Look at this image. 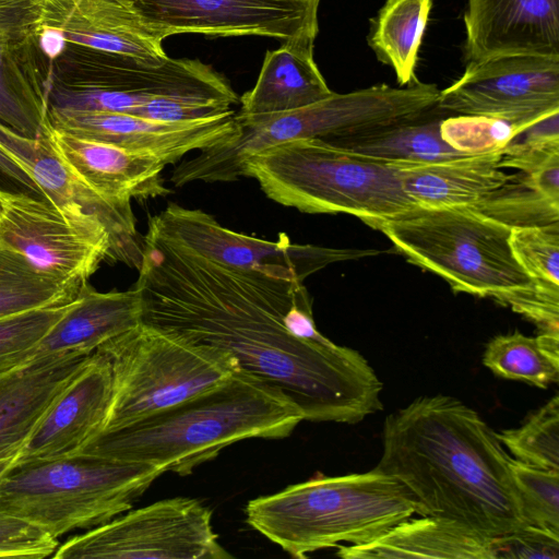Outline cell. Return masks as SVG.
Wrapping results in <instances>:
<instances>
[{"label": "cell", "instance_id": "cell-1", "mask_svg": "<svg viewBox=\"0 0 559 559\" xmlns=\"http://www.w3.org/2000/svg\"><path fill=\"white\" fill-rule=\"evenodd\" d=\"M138 270L142 323L229 354L305 420L356 424L382 409L374 370L319 332L298 278L218 262L151 228Z\"/></svg>", "mask_w": 559, "mask_h": 559}, {"label": "cell", "instance_id": "cell-2", "mask_svg": "<svg viewBox=\"0 0 559 559\" xmlns=\"http://www.w3.org/2000/svg\"><path fill=\"white\" fill-rule=\"evenodd\" d=\"M512 460L474 409L437 394L385 418L374 469L405 487L419 515L445 518L499 538L525 525Z\"/></svg>", "mask_w": 559, "mask_h": 559}, {"label": "cell", "instance_id": "cell-3", "mask_svg": "<svg viewBox=\"0 0 559 559\" xmlns=\"http://www.w3.org/2000/svg\"><path fill=\"white\" fill-rule=\"evenodd\" d=\"M302 420L301 409L280 389L238 370L179 404L99 432L79 453L188 475L237 441L285 438Z\"/></svg>", "mask_w": 559, "mask_h": 559}, {"label": "cell", "instance_id": "cell-4", "mask_svg": "<svg viewBox=\"0 0 559 559\" xmlns=\"http://www.w3.org/2000/svg\"><path fill=\"white\" fill-rule=\"evenodd\" d=\"M247 523L294 558L368 543L419 514L396 479L376 471L320 477L250 500Z\"/></svg>", "mask_w": 559, "mask_h": 559}, {"label": "cell", "instance_id": "cell-5", "mask_svg": "<svg viewBox=\"0 0 559 559\" xmlns=\"http://www.w3.org/2000/svg\"><path fill=\"white\" fill-rule=\"evenodd\" d=\"M240 176L264 194L309 214L345 213L369 225L417 205L405 193L399 164L384 163L319 139H298L247 157Z\"/></svg>", "mask_w": 559, "mask_h": 559}, {"label": "cell", "instance_id": "cell-6", "mask_svg": "<svg viewBox=\"0 0 559 559\" xmlns=\"http://www.w3.org/2000/svg\"><path fill=\"white\" fill-rule=\"evenodd\" d=\"M164 473L157 465L82 453L13 461L0 476V511L58 539L129 511Z\"/></svg>", "mask_w": 559, "mask_h": 559}, {"label": "cell", "instance_id": "cell-7", "mask_svg": "<svg viewBox=\"0 0 559 559\" xmlns=\"http://www.w3.org/2000/svg\"><path fill=\"white\" fill-rule=\"evenodd\" d=\"M408 262L445 280L456 293L499 300L533 285L514 258L511 228L469 207H420L369 224Z\"/></svg>", "mask_w": 559, "mask_h": 559}, {"label": "cell", "instance_id": "cell-8", "mask_svg": "<svg viewBox=\"0 0 559 559\" xmlns=\"http://www.w3.org/2000/svg\"><path fill=\"white\" fill-rule=\"evenodd\" d=\"M47 110L134 115L160 98L201 99L228 107L239 97L228 81L193 59L169 58L160 66L66 43L50 62Z\"/></svg>", "mask_w": 559, "mask_h": 559}, {"label": "cell", "instance_id": "cell-9", "mask_svg": "<svg viewBox=\"0 0 559 559\" xmlns=\"http://www.w3.org/2000/svg\"><path fill=\"white\" fill-rule=\"evenodd\" d=\"M112 395L103 431L128 426L230 379L234 358L145 323L102 344Z\"/></svg>", "mask_w": 559, "mask_h": 559}, {"label": "cell", "instance_id": "cell-10", "mask_svg": "<svg viewBox=\"0 0 559 559\" xmlns=\"http://www.w3.org/2000/svg\"><path fill=\"white\" fill-rule=\"evenodd\" d=\"M53 559H230L197 499L168 498L129 510L59 545Z\"/></svg>", "mask_w": 559, "mask_h": 559}, {"label": "cell", "instance_id": "cell-11", "mask_svg": "<svg viewBox=\"0 0 559 559\" xmlns=\"http://www.w3.org/2000/svg\"><path fill=\"white\" fill-rule=\"evenodd\" d=\"M0 145L23 166L70 225L109 247L110 261L140 267L143 237L136 230L133 212L114 205L78 177L57 153L49 134L28 139L0 124Z\"/></svg>", "mask_w": 559, "mask_h": 559}, {"label": "cell", "instance_id": "cell-12", "mask_svg": "<svg viewBox=\"0 0 559 559\" xmlns=\"http://www.w3.org/2000/svg\"><path fill=\"white\" fill-rule=\"evenodd\" d=\"M163 40L176 34L316 39L320 0H122Z\"/></svg>", "mask_w": 559, "mask_h": 559}, {"label": "cell", "instance_id": "cell-13", "mask_svg": "<svg viewBox=\"0 0 559 559\" xmlns=\"http://www.w3.org/2000/svg\"><path fill=\"white\" fill-rule=\"evenodd\" d=\"M147 228L210 259L242 269L265 270L304 282L329 264L381 253L372 249H334L290 242L285 234L269 241L223 227L213 216L169 203L150 216Z\"/></svg>", "mask_w": 559, "mask_h": 559}, {"label": "cell", "instance_id": "cell-14", "mask_svg": "<svg viewBox=\"0 0 559 559\" xmlns=\"http://www.w3.org/2000/svg\"><path fill=\"white\" fill-rule=\"evenodd\" d=\"M437 107L531 126L559 112V59L499 56L472 61L440 91Z\"/></svg>", "mask_w": 559, "mask_h": 559}, {"label": "cell", "instance_id": "cell-15", "mask_svg": "<svg viewBox=\"0 0 559 559\" xmlns=\"http://www.w3.org/2000/svg\"><path fill=\"white\" fill-rule=\"evenodd\" d=\"M49 128L148 155L165 165L192 151L224 143L239 131L234 109L218 116L182 122H164L108 111L47 110Z\"/></svg>", "mask_w": 559, "mask_h": 559}, {"label": "cell", "instance_id": "cell-16", "mask_svg": "<svg viewBox=\"0 0 559 559\" xmlns=\"http://www.w3.org/2000/svg\"><path fill=\"white\" fill-rule=\"evenodd\" d=\"M0 243L21 253L36 270L61 281L85 283L110 249L70 225L56 207L3 200Z\"/></svg>", "mask_w": 559, "mask_h": 559}, {"label": "cell", "instance_id": "cell-17", "mask_svg": "<svg viewBox=\"0 0 559 559\" xmlns=\"http://www.w3.org/2000/svg\"><path fill=\"white\" fill-rule=\"evenodd\" d=\"M469 62L499 56L559 59V0H468Z\"/></svg>", "mask_w": 559, "mask_h": 559}, {"label": "cell", "instance_id": "cell-18", "mask_svg": "<svg viewBox=\"0 0 559 559\" xmlns=\"http://www.w3.org/2000/svg\"><path fill=\"white\" fill-rule=\"evenodd\" d=\"M112 395L107 358L95 350L50 406L14 461L74 455L105 425Z\"/></svg>", "mask_w": 559, "mask_h": 559}, {"label": "cell", "instance_id": "cell-19", "mask_svg": "<svg viewBox=\"0 0 559 559\" xmlns=\"http://www.w3.org/2000/svg\"><path fill=\"white\" fill-rule=\"evenodd\" d=\"M44 24L64 43L128 56L152 66L167 59L163 39L122 0H45Z\"/></svg>", "mask_w": 559, "mask_h": 559}, {"label": "cell", "instance_id": "cell-20", "mask_svg": "<svg viewBox=\"0 0 559 559\" xmlns=\"http://www.w3.org/2000/svg\"><path fill=\"white\" fill-rule=\"evenodd\" d=\"M92 354H51L0 373V459L16 457Z\"/></svg>", "mask_w": 559, "mask_h": 559}, {"label": "cell", "instance_id": "cell-21", "mask_svg": "<svg viewBox=\"0 0 559 559\" xmlns=\"http://www.w3.org/2000/svg\"><path fill=\"white\" fill-rule=\"evenodd\" d=\"M49 139L78 177L122 210L132 211L131 199L144 200L171 192L162 176L166 165L155 157L52 129Z\"/></svg>", "mask_w": 559, "mask_h": 559}, {"label": "cell", "instance_id": "cell-22", "mask_svg": "<svg viewBox=\"0 0 559 559\" xmlns=\"http://www.w3.org/2000/svg\"><path fill=\"white\" fill-rule=\"evenodd\" d=\"M344 559L443 558L496 559L497 538L440 516L407 519L360 545L336 546Z\"/></svg>", "mask_w": 559, "mask_h": 559}, {"label": "cell", "instance_id": "cell-23", "mask_svg": "<svg viewBox=\"0 0 559 559\" xmlns=\"http://www.w3.org/2000/svg\"><path fill=\"white\" fill-rule=\"evenodd\" d=\"M142 322V300L133 286L100 293L84 283L64 316L50 329L29 358L63 352L92 354L102 344Z\"/></svg>", "mask_w": 559, "mask_h": 559}, {"label": "cell", "instance_id": "cell-24", "mask_svg": "<svg viewBox=\"0 0 559 559\" xmlns=\"http://www.w3.org/2000/svg\"><path fill=\"white\" fill-rule=\"evenodd\" d=\"M313 39L286 40L263 59L252 90L239 97L242 116L287 112L330 96L313 58Z\"/></svg>", "mask_w": 559, "mask_h": 559}, {"label": "cell", "instance_id": "cell-25", "mask_svg": "<svg viewBox=\"0 0 559 559\" xmlns=\"http://www.w3.org/2000/svg\"><path fill=\"white\" fill-rule=\"evenodd\" d=\"M502 150L425 164H399L405 193L420 207H472L502 186Z\"/></svg>", "mask_w": 559, "mask_h": 559}, {"label": "cell", "instance_id": "cell-26", "mask_svg": "<svg viewBox=\"0 0 559 559\" xmlns=\"http://www.w3.org/2000/svg\"><path fill=\"white\" fill-rule=\"evenodd\" d=\"M50 64L36 38L0 52V124L28 139L48 135Z\"/></svg>", "mask_w": 559, "mask_h": 559}, {"label": "cell", "instance_id": "cell-27", "mask_svg": "<svg viewBox=\"0 0 559 559\" xmlns=\"http://www.w3.org/2000/svg\"><path fill=\"white\" fill-rule=\"evenodd\" d=\"M447 116L436 105L414 118L370 133L325 142L391 164H425L466 156L441 136L440 124Z\"/></svg>", "mask_w": 559, "mask_h": 559}, {"label": "cell", "instance_id": "cell-28", "mask_svg": "<svg viewBox=\"0 0 559 559\" xmlns=\"http://www.w3.org/2000/svg\"><path fill=\"white\" fill-rule=\"evenodd\" d=\"M431 0H386L371 22L368 45L391 67L400 86L416 80L415 68Z\"/></svg>", "mask_w": 559, "mask_h": 559}, {"label": "cell", "instance_id": "cell-29", "mask_svg": "<svg viewBox=\"0 0 559 559\" xmlns=\"http://www.w3.org/2000/svg\"><path fill=\"white\" fill-rule=\"evenodd\" d=\"M83 284L41 273L21 253L0 243V318L69 304L76 298Z\"/></svg>", "mask_w": 559, "mask_h": 559}, {"label": "cell", "instance_id": "cell-30", "mask_svg": "<svg viewBox=\"0 0 559 559\" xmlns=\"http://www.w3.org/2000/svg\"><path fill=\"white\" fill-rule=\"evenodd\" d=\"M509 228L545 226L559 222V197L547 192L533 174L519 171L469 207Z\"/></svg>", "mask_w": 559, "mask_h": 559}, {"label": "cell", "instance_id": "cell-31", "mask_svg": "<svg viewBox=\"0 0 559 559\" xmlns=\"http://www.w3.org/2000/svg\"><path fill=\"white\" fill-rule=\"evenodd\" d=\"M483 364L498 377L543 389L559 380V362L544 352L536 337L518 331L491 338L483 354Z\"/></svg>", "mask_w": 559, "mask_h": 559}, {"label": "cell", "instance_id": "cell-32", "mask_svg": "<svg viewBox=\"0 0 559 559\" xmlns=\"http://www.w3.org/2000/svg\"><path fill=\"white\" fill-rule=\"evenodd\" d=\"M516 461L559 472V397L554 395L518 428L496 432Z\"/></svg>", "mask_w": 559, "mask_h": 559}, {"label": "cell", "instance_id": "cell-33", "mask_svg": "<svg viewBox=\"0 0 559 559\" xmlns=\"http://www.w3.org/2000/svg\"><path fill=\"white\" fill-rule=\"evenodd\" d=\"M73 301L0 318V373L27 361L33 349L64 316Z\"/></svg>", "mask_w": 559, "mask_h": 559}, {"label": "cell", "instance_id": "cell-34", "mask_svg": "<svg viewBox=\"0 0 559 559\" xmlns=\"http://www.w3.org/2000/svg\"><path fill=\"white\" fill-rule=\"evenodd\" d=\"M528 127L487 116L449 115L441 121L440 133L454 150L475 155L502 150Z\"/></svg>", "mask_w": 559, "mask_h": 559}, {"label": "cell", "instance_id": "cell-35", "mask_svg": "<svg viewBox=\"0 0 559 559\" xmlns=\"http://www.w3.org/2000/svg\"><path fill=\"white\" fill-rule=\"evenodd\" d=\"M525 524L559 533V472L510 463Z\"/></svg>", "mask_w": 559, "mask_h": 559}, {"label": "cell", "instance_id": "cell-36", "mask_svg": "<svg viewBox=\"0 0 559 559\" xmlns=\"http://www.w3.org/2000/svg\"><path fill=\"white\" fill-rule=\"evenodd\" d=\"M512 253L534 283L559 286V222L512 228Z\"/></svg>", "mask_w": 559, "mask_h": 559}, {"label": "cell", "instance_id": "cell-37", "mask_svg": "<svg viewBox=\"0 0 559 559\" xmlns=\"http://www.w3.org/2000/svg\"><path fill=\"white\" fill-rule=\"evenodd\" d=\"M559 157V112L547 116L515 136L502 148L500 168L534 173Z\"/></svg>", "mask_w": 559, "mask_h": 559}, {"label": "cell", "instance_id": "cell-38", "mask_svg": "<svg viewBox=\"0 0 559 559\" xmlns=\"http://www.w3.org/2000/svg\"><path fill=\"white\" fill-rule=\"evenodd\" d=\"M57 538L40 527L0 511V558L51 557Z\"/></svg>", "mask_w": 559, "mask_h": 559}, {"label": "cell", "instance_id": "cell-39", "mask_svg": "<svg viewBox=\"0 0 559 559\" xmlns=\"http://www.w3.org/2000/svg\"><path fill=\"white\" fill-rule=\"evenodd\" d=\"M45 0H0V52L33 41L44 23Z\"/></svg>", "mask_w": 559, "mask_h": 559}, {"label": "cell", "instance_id": "cell-40", "mask_svg": "<svg viewBox=\"0 0 559 559\" xmlns=\"http://www.w3.org/2000/svg\"><path fill=\"white\" fill-rule=\"evenodd\" d=\"M497 302L509 306L542 332L559 334V286L533 283L525 289L503 296Z\"/></svg>", "mask_w": 559, "mask_h": 559}, {"label": "cell", "instance_id": "cell-41", "mask_svg": "<svg viewBox=\"0 0 559 559\" xmlns=\"http://www.w3.org/2000/svg\"><path fill=\"white\" fill-rule=\"evenodd\" d=\"M497 558L558 559L559 533L525 524L497 538Z\"/></svg>", "mask_w": 559, "mask_h": 559}, {"label": "cell", "instance_id": "cell-42", "mask_svg": "<svg viewBox=\"0 0 559 559\" xmlns=\"http://www.w3.org/2000/svg\"><path fill=\"white\" fill-rule=\"evenodd\" d=\"M0 198L3 200L32 201L55 207L23 166L1 145Z\"/></svg>", "mask_w": 559, "mask_h": 559}, {"label": "cell", "instance_id": "cell-43", "mask_svg": "<svg viewBox=\"0 0 559 559\" xmlns=\"http://www.w3.org/2000/svg\"><path fill=\"white\" fill-rule=\"evenodd\" d=\"M14 460L13 457L0 459V476L10 467Z\"/></svg>", "mask_w": 559, "mask_h": 559}, {"label": "cell", "instance_id": "cell-44", "mask_svg": "<svg viewBox=\"0 0 559 559\" xmlns=\"http://www.w3.org/2000/svg\"><path fill=\"white\" fill-rule=\"evenodd\" d=\"M1 210H2V199L0 198V213H1Z\"/></svg>", "mask_w": 559, "mask_h": 559}]
</instances>
